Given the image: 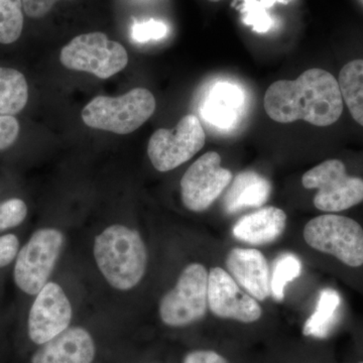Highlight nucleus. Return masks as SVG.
<instances>
[{"mask_svg":"<svg viewBox=\"0 0 363 363\" xmlns=\"http://www.w3.org/2000/svg\"><path fill=\"white\" fill-rule=\"evenodd\" d=\"M264 109L272 121L292 123L304 121L329 126L340 118L343 98L338 80L323 69H310L296 80H279L267 88Z\"/></svg>","mask_w":363,"mask_h":363,"instance_id":"nucleus-1","label":"nucleus"},{"mask_svg":"<svg viewBox=\"0 0 363 363\" xmlns=\"http://www.w3.org/2000/svg\"><path fill=\"white\" fill-rule=\"evenodd\" d=\"M94 257L109 285L121 291L135 288L145 276L147 253L140 234L111 225L95 238Z\"/></svg>","mask_w":363,"mask_h":363,"instance_id":"nucleus-2","label":"nucleus"},{"mask_svg":"<svg viewBox=\"0 0 363 363\" xmlns=\"http://www.w3.org/2000/svg\"><path fill=\"white\" fill-rule=\"evenodd\" d=\"M156 111L150 90L135 88L119 97L97 96L82 111L86 125L95 130L128 135L140 128Z\"/></svg>","mask_w":363,"mask_h":363,"instance_id":"nucleus-3","label":"nucleus"},{"mask_svg":"<svg viewBox=\"0 0 363 363\" xmlns=\"http://www.w3.org/2000/svg\"><path fill=\"white\" fill-rule=\"evenodd\" d=\"M304 240L309 247L345 266H363V228L350 217L334 213L315 217L305 226Z\"/></svg>","mask_w":363,"mask_h":363,"instance_id":"nucleus-4","label":"nucleus"},{"mask_svg":"<svg viewBox=\"0 0 363 363\" xmlns=\"http://www.w3.org/2000/svg\"><path fill=\"white\" fill-rule=\"evenodd\" d=\"M60 60L70 70L107 79L125 68L128 55L123 45L109 40L104 33L95 32L74 38L62 49Z\"/></svg>","mask_w":363,"mask_h":363,"instance_id":"nucleus-5","label":"nucleus"},{"mask_svg":"<svg viewBox=\"0 0 363 363\" xmlns=\"http://www.w3.org/2000/svg\"><path fill=\"white\" fill-rule=\"evenodd\" d=\"M306 189H317L314 205L328 213L344 211L363 202V179L348 175L340 160H327L302 178Z\"/></svg>","mask_w":363,"mask_h":363,"instance_id":"nucleus-6","label":"nucleus"},{"mask_svg":"<svg viewBox=\"0 0 363 363\" xmlns=\"http://www.w3.org/2000/svg\"><path fill=\"white\" fill-rule=\"evenodd\" d=\"M64 236L55 228H42L33 234L16 255L13 279L28 295L38 293L48 283L62 252Z\"/></svg>","mask_w":363,"mask_h":363,"instance_id":"nucleus-7","label":"nucleus"},{"mask_svg":"<svg viewBox=\"0 0 363 363\" xmlns=\"http://www.w3.org/2000/svg\"><path fill=\"white\" fill-rule=\"evenodd\" d=\"M208 309V272L191 264L181 272L175 288L162 297L160 317L167 326L184 327L199 321Z\"/></svg>","mask_w":363,"mask_h":363,"instance_id":"nucleus-8","label":"nucleus"},{"mask_svg":"<svg viewBox=\"0 0 363 363\" xmlns=\"http://www.w3.org/2000/svg\"><path fill=\"white\" fill-rule=\"evenodd\" d=\"M206 135L197 116H184L174 130L160 128L150 136L147 155L159 172H169L192 159L204 147Z\"/></svg>","mask_w":363,"mask_h":363,"instance_id":"nucleus-9","label":"nucleus"},{"mask_svg":"<svg viewBox=\"0 0 363 363\" xmlns=\"http://www.w3.org/2000/svg\"><path fill=\"white\" fill-rule=\"evenodd\" d=\"M233 180V173L221 167L218 152H206L184 174L181 180L182 201L190 211H205Z\"/></svg>","mask_w":363,"mask_h":363,"instance_id":"nucleus-10","label":"nucleus"},{"mask_svg":"<svg viewBox=\"0 0 363 363\" xmlns=\"http://www.w3.org/2000/svg\"><path fill=\"white\" fill-rule=\"evenodd\" d=\"M72 306L63 289L56 283H48L38 293L28 314V337L43 345L70 326Z\"/></svg>","mask_w":363,"mask_h":363,"instance_id":"nucleus-11","label":"nucleus"},{"mask_svg":"<svg viewBox=\"0 0 363 363\" xmlns=\"http://www.w3.org/2000/svg\"><path fill=\"white\" fill-rule=\"evenodd\" d=\"M208 308L216 317L243 323L257 321L262 314L257 301L241 290L229 272L218 267L208 274Z\"/></svg>","mask_w":363,"mask_h":363,"instance_id":"nucleus-12","label":"nucleus"},{"mask_svg":"<svg viewBox=\"0 0 363 363\" xmlns=\"http://www.w3.org/2000/svg\"><path fill=\"white\" fill-rule=\"evenodd\" d=\"M226 267L234 281L255 300L271 295V276L267 259L253 248H233L226 259Z\"/></svg>","mask_w":363,"mask_h":363,"instance_id":"nucleus-13","label":"nucleus"},{"mask_svg":"<svg viewBox=\"0 0 363 363\" xmlns=\"http://www.w3.org/2000/svg\"><path fill=\"white\" fill-rule=\"evenodd\" d=\"M96 353L94 340L82 327H69L40 345L32 363H92Z\"/></svg>","mask_w":363,"mask_h":363,"instance_id":"nucleus-14","label":"nucleus"},{"mask_svg":"<svg viewBox=\"0 0 363 363\" xmlns=\"http://www.w3.org/2000/svg\"><path fill=\"white\" fill-rule=\"evenodd\" d=\"M286 215L278 207L267 206L243 216L234 224L236 240L253 245H262L278 240L285 231Z\"/></svg>","mask_w":363,"mask_h":363,"instance_id":"nucleus-15","label":"nucleus"},{"mask_svg":"<svg viewBox=\"0 0 363 363\" xmlns=\"http://www.w3.org/2000/svg\"><path fill=\"white\" fill-rule=\"evenodd\" d=\"M243 104L245 97L240 88L230 83H218L205 98L201 116L217 128H230L241 116Z\"/></svg>","mask_w":363,"mask_h":363,"instance_id":"nucleus-16","label":"nucleus"},{"mask_svg":"<svg viewBox=\"0 0 363 363\" xmlns=\"http://www.w3.org/2000/svg\"><path fill=\"white\" fill-rule=\"evenodd\" d=\"M231 183L224 198V208L228 213L262 206L271 195V183L255 172L238 174Z\"/></svg>","mask_w":363,"mask_h":363,"instance_id":"nucleus-17","label":"nucleus"},{"mask_svg":"<svg viewBox=\"0 0 363 363\" xmlns=\"http://www.w3.org/2000/svg\"><path fill=\"white\" fill-rule=\"evenodd\" d=\"M28 100V86L20 71L0 67V116L18 114Z\"/></svg>","mask_w":363,"mask_h":363,"instance_id":"nucleus-18","label":"nucleus"},{"mask_svg":"<svg viewBox=\"0 0 363 363\" xmlns=\"http://www.w3.org/2000/svg\"><path fill=\"white\" fill-rule=\"evenodd\" d=\"M339 87L351 116L363 126V60H353L341 69Z\"/></svg>","mask_w":363,"mask_h":363,"instance_id":"nucleus-19","label":"nucleus"},{"mask_svg":"<svg viewBox=\"0 0 363 363\" xmlns=\"http://www.w3.org/2000/svg\"><path fill=\"white\" fill-rule=\"evenodd\" d=\"M339 304L337 294L333 290H323L320 294L316 310L306 321L303 334L313 337H326Z\"/></svg>","mask_w":363,"mask_h":363,"instance_id":"nucleus-20","label":"nucleus"},{"mask_svg":"<svg viewBox=\"0 0 363 363\" xmlns=\"http://www.w3.org/2000/svg\"><path fill=\"white\" fill-rule=\"evenodd\" d=\"M301 272L302 262L292 253H284L276 259L271 277V294L277 302L284 300L286 285L297 279Z\"/></svg>","mask_w":363,"mask_h":363,"instance_id":"nucleus-21","label":"nucleus"},{"mask_svg":"<svg viewBox=\"0 0 363 363\" xmlns=\"http://www.w3.org/2000/svg\"><path fill=\"white\" fill-rule=\"evenodd\" d=\"M23 0H0V44H13L23 28Z\"/></svg>","mask_w":363,"mask_h":363,"instance_id":"nucleus-22","label":"nucleus"},{"mask_svg":"<svg viewBox=\"0 0 363 363\" xmlns=\"http://www.w3.org/2000/svg\"><path fill=\"white\" fill-rule=\"evenodd\" d=\"M28 215V207L23 200L13 198L0 204V231L20 225Z\"/></svg>","mask_w":363,"mask_h":363,"instance_id":"nucleus-23","label":"nucleus"},{"mask_svg":"<svg viewBox=\"0 0 363 363\" xmlns=\"http://www.w3.org/2000/svg\"><path fill=\"white\" fill-rule=\"evenodd\" d=\"M168 33V26L159 21L150 20L145 23H136L133 28L131 37L138 43H147L161 40Z\"/></svg>","mask_w":363,"mask_h":363,"instance_id":"nucleus-24","label":"nucleus"},{"mask_svg":"<svg viewBox=\"0 0 363 363\" xmlns=\"http://www.w3.org/2000/svg\"><path fill=\"white\" fill-rule=\"evenodd\" d=\"M20 133V123L16 117L0 116V150L9 149L16 142Z\"/></svg>","mask_w":363,"mask_h":363,"instance_id":"nucleus-25","label":"nucleus"},{"mask_svg":"<svg viewBox=\"0 0 363 363\" xmlns=\"http://www.w3.org/2000/svg\"><path fill=\"white\" fill-rule=\"evenodd\" d=\"M20 241L14 234L0 236V269L9 266L18 255Z\"/></svg>","mask_w":363,"mask_h":363,"instance_id":"nucleus-26","label":"nucleus"},{"mask_svg":"<svg viewBox=\"0 0 363 363\" xmlns=\"http://www.w3.org/2000/svg\"><path fill=\"white\" fill-rule=\"evenodd\" d=\"M59 1L67 0H23V11L30 18H44Z\"/></svg>","mask_w":363,"mask_h":363,"instance_id":"nucleus-27","label":"nucleus"},{"mask_svg":"<svg viewBox=\"0 0 363 363\" xmlns=\"http://www.w3.org/2000/svg\"><path fill=\"white\" fill-rule=\"evenodd\" d=\"M183 363H229L227 359L212 350H195L188 353Z\"/></svg>","mask_w":363,"mask_h":363,"instance_id":"nucleus-28","label":"nucleus"},{"mask_svg":"<svg viewBox=\"0 0 363 363\" xmlns=\"http://www.w3.org/2000/svg\"><path fill=\"white\" fill-rule=\"evenodd\" d=\"M209 1H211V2H218V1H221V0H209Z\"/></svg>","mask_w":363,"mask_h":363,"instance_id":"nucleus-29","label":"nucleus"},{"mask_svg":"<svg viewBox=\"0 0 363 363\" xmlns=\"http://www.w3.org/2000/svg\"><path fill=\"white\" fill-rule=\"evenodd\" d=\"M359 363H363V362H359Z\"/></svg>","mask_w":363,"mask_h":363,"instance_id":"nucleus-30","label":"nucleus"}]
</instances>
